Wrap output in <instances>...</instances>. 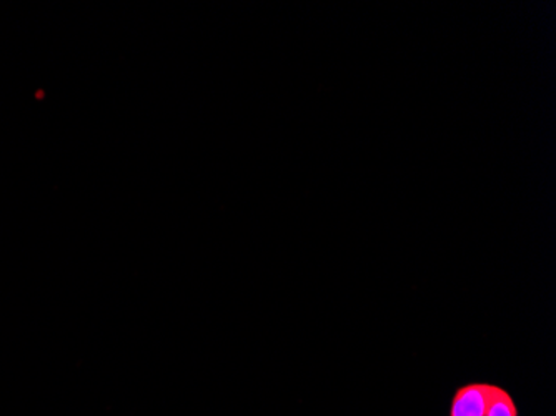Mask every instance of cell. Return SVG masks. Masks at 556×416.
I'll use <instances>...</instances> for the list:
<instances>
[{
    "label": "cell",
    "mask_w": 556,
    "mask_h": 416,
    "mask_svg": "<svg viewBox=\"0 0 556 416\" xmlns=\"http://www.w3.org/2000/svg\"><path fill=\"white\" fill-rule=\"evenodd\" d=\"M495 383L471 381L455 390L450 403V416H485Z\"/></svg>",
    "instance_id": "cell-1"
},
{
    "label": "cell",
    "mask_w": 556,
    "mask_h": 416,
    "mask_svg": "<svg viewBox=\"0 0 556 416\" xmlns=\"http://www.w3.org/2000/svg\"><path fill=\"white\" fill-rule=\"evenodd\" d=\"M485 416H518V406L508 390L496 385Z\"/></svg>",
    "instance_id": "cell-2"
}]
</instances>
